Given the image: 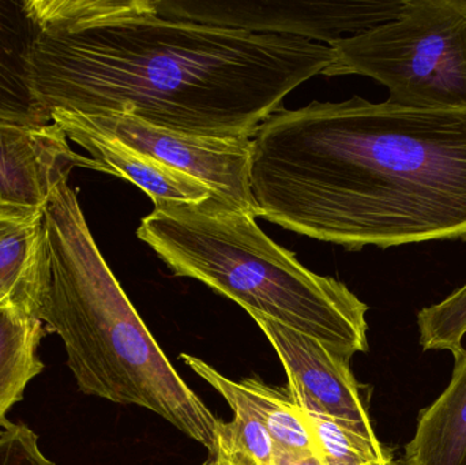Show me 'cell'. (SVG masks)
Segmentation results:
<instances>
[{
	"label": "cell",
	"mask_w": 466,
	"mask_h": 465,
	"mask_svg": "<svg viewBox=\"0 0 466 465\" xmlns=\"http://www.w3.org/2000/svg\"><path fill=\"white\" fill-rule=\"evenodd\" d=\"M0 465H56L38 447V437L24 423H5L0 431Z\"/></svg>",
	"instance_id": "obj_19"
},
{
	"label": "cell",
	"mask_w": 466,
	"mask_h": 465,
	"mask_svg": "<svg viewBox=\"0 0 466 465\" xmlns=\"http://www.w3.org/2000/svg\"><path fill=\"white\" fill-rule=\"evenodd\" d=\"M320 453L328 465H397L390 448L378 440L375 431L360 430L309 414Z\"/></svg>",
	"instance_id": "obj_16"
},
{
	"label": "cell",
	"mask_w": 466,
	"mask_h": 465,
	"mask_svg": "<svg viewBox=\"0 0 466 465\" xmlns=\"http://www.w3.org/2000/svg\"><path fill=\"white\" fill-rule=\"evenodd\" d=\"M35 316L62 339L82 393L149 409L213 455L220 420L183 381L137 313L101 256L68 180L43 207Z\"/></svg>",
	"instance_id": "obj_3"
},
{
	"label": "cell",
	"mask_w": 466,
	"mask_h": 465,
	"mask_svg": "<svg viewBox=\"0 0 466 465\" xmlns=\"http://www.w3.org/2000/svg\"><path fill=\"white\" fill-rule=\"evenodd\" d=\"M37 24L29 0H0V120L46 126L52 116L32 86Z\"/></svg>",
	"instance_id": "obj_12"
},
{
	"label": "cell",
	"mask_w": 466,
	"mask_h": 465,
	"mask_svg": "<svg viewBox=\"0 0 466 465\" xmlns=\"http://www.w3.org/2000/svg\"><path fill=\"white\" fill-rule=\"evenodd\" d=\"M158 14L262 35H295L331 45L396 18L405 0L194 2L153 0Z\"/></svg>",
	"instance_id": "obj_6"
},
{
	"label": "cell",
	"mask_w": 466,
	"mask_h": 465,
	"mask_svg": "<svg viewBox=\"0 0 466 465\" xmlns=\"http://www.w3.org/2000/svg\"><path fill=\"white\" fill-rule=\"evenodd\" d=\"M44 335L46 328L32 308H0V428L24 399L27 385L44 370L37 354Z\"/></svg>",
	"instance_id": "obj_15"
},
{
	"label": "cell",
	"mask_w": 466,
	"mask_h": 465,
	"mask_svg": "<svg viewBox=\"0 0 466 465\" xmlns=\"http://www.w3.org/2000/svg\"><path fill=\"white\" fill-rule=\"evenodd\" d=\"M81 115L97 130L198 180L218 201L259 217L251 190V139L167 130L133 115Z\"/></svg>",
	"instance_id": "obj_7"
},
{
	"label": "cell",
	"mask_w": 466,
	"mask_h": 465,
	"mask_svg": "<svg viewBox=\"0 0 466 465\" xmlns=\"http://www.w3.org/2000/svg\"><path fill=\"white\" fill-rule=\"evenodd\" d=\"M274 465H328L322 453L277 448Z\"/></svg>",
	"instance_id": "obj_20"
},
{
	"label": "cell",
	"mask_w": 466,
	"mask_h": 465,
	"mask_svg": "<svg viewBox=\"0 0 466 465\" xmlns=\"http://www.w3.org/2000/svg\"><path fill=\"white\" fill-rule=\"evenodd\" d=\"M251 318L270 341L287 373L288 389L307 414L374 431L369 401L350 370V360L311 336L263 317Z\"/></svg>",
	"instance_id": "obj_8"
},
{
	"label": "cell",
	"mask_w": 466,
	"mask_h": 465,
	"mask_svg": "<svg viewBox=\"0 0 466 465\" xmlns=\"http://www.w3.org/2000/svg\"><path fill=\"white\" fill-rule=\"evenodd\" d=\"M420 346L426 351L456 354L466 335V283L442 302L424 308L418 314Z\"/></svg>",
	"instance_id": "obj_18"
},
{
	"label": "cell",
	"mask_w": 466,
	"mask_h": 465,
	"mask_svg": "<svg viewBox=\"0 0 466 465\" xmlns=\"http://www.w3.org/2000/svg\"><path fill=\"white\" fill-rule=\"evenodd\" d=\"M137 237L180 278L263 317L322 341L350 360L369 351L367 311L342 281L307 269L255 221L215 197L166 202L142 218Z\"/></svg>",
	"instance_id": "obj_4"
},
{
	"label": "cell",
	"mask_w": 466,
	"mask_h": 465,
	"mask_svg": "<svg viewBox=\"0 0 466 465\" xmlns=\"http://www.w3.org/2000/svg\"><path fill=\"white\" fill-rule=\"evenodd\" d=\"M41 243L43 209L0 201V308L25 306L35 313Z\"/></svg>",
	"instance_id": "obj_14"
},
{
	"label": "cell",
	"mask_w": 466,
	"mask_h": 465,
	"mask_svg": "<svg viewBox=\"0 0 466 465\" xmlns=\"http://www.w3.org/2000/svg\"><path fill=\"white\" fill-rule=\"evenodd\" d=\"M453 355L451 382L419 415L405 465H466V349Z\"/></svg>",
	"instance_id": "obj_13"
},
{
	"label": "cell",
	"mask_w": 466,
	"mask_h": 465,
	"mask_svg": "<svg viewBox=\"0 0 466 465\" xmlns=\"http://www.w3.org/2000/svg\"><path fill=\"white\" fill-rule=\"evenodd\" d=\"M329 46L323 76H370L407 108H466V0H405L396 18Z\"/></svg>",
	"instance_id": "obj_5"
},
{
	"label": "cell",
	"mask_w": 466,
	"mask_h": 465,
	"mask_svg": "<svg viewBox=\"0 0 466 465\" xmlns=\"http://www.w3.org/2000/svg\"><path fill=\"white\" fill-rule=\"evenodd\" d=\"M73 167L96 169L76 155L56 123L26 126L0 120V201L43 209Z\"/></svg>",
	"instance_id": "obj_9"
},
{
	"label": "cell",
	"mask_w": 466,
	"mask_h": 465,
	"mask_svg": "<svg viewBox=\"0 0 466 465\" xmlns=\"http://www.w3.org/2000/svg\"><path fill=\"white\" fill-rule=\"evenodd\" d=\"M32 86L49 112L126 114L167 130L252 139L333 65L325 44L161 15L153 0H29Z\"/></svg>",
	"instance_id": "obj_1"
},
{
	"label": "cell",
	"mask_w": 466,
	"mask_h": 465,
	"mask_svg": "<svg viewBox=\"0 0 466 465\" xmlns=\"http://www.w3.org/2000/svg\"><path fill=\"white\" fill-rule=\"evenodd\" d=\"M202 465H228L224 463V461L218 460V459L212 458V460L207 461V463Z\"/></svg>",
	"instance_id": "obj_21"
},
{
	"label": "cell",
	"mask_w": 466,
	"mask_h": 465,
	"mask_svg": "<svg viewBox=\"0 0 466 465\" xmlns=\"http://www.w3.org/2000/svg\"><path fill=\"white\" fill-rule=\"evenodd\" d=\"M251 147L259 217L288 231L350 251L466 240V108L312 101Z\"/></svg>",
	"instance_id": "obj_2"
},
{
	"label": "cell",
	"mask_w": 466,
	"mask_h": 465,
	"mask_svg": "<svg viewBox=\"0 0 466 465\" xmlns=\"http://www.w3.org/2000/svg\"><path fill=\"white\" fill-rule=\"evenodd\" d=\"M180 359L226 399L235 415L260 423L279 448L320 453L311 418L289 389L270 387L255 377L232 381L194 355L180 354Z\"/></svg>",
	"instance_id": "obj_11"
},
{
	"label": "cell",
	"mask_w": 466,
	"mask_h": 465,
	"mask_svg": "<svg viewBox=\"0 0 466 465\" xmlns=\"http://www.w3.org/2000/svg\"><path fill=\"white\" fill-rule=\"evenodd\" d=\"M277 448L268 430L257 420L235 415L228 423H218L213 458L228 465H274Z\"/></svg>",
	"instance_id": "obj_17"
},
{
	"label": "cell",
	"mask_w": 466,
	"mask_h": 465,
	"mask_svg": "<svg viewBox=\"0 0 466 465\" xmlns=\"http://www.w3.org/2000/svg\"><path fill=\"white\" fill-rule=\"evenodd\" d=\"M51 116L68 141L76 142L90 153L97 171L134 183L150 197L155 207L166 202L197 204L213 196L198 180L97 130L81 114L57 109Z\"/></svg>",
	"instance_id": "obj_10"
}]
</instances>
